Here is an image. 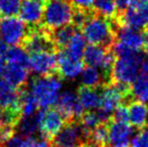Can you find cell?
<instances>
[{
	"mask_svg": "<svg viewBox=\"0 0 148 147\" xmlns=\"http://www.w3.org/2000/svg\"><path fill=\"white\" fill-rule=\"evenodd\" d=\"M117 27V23L114 20L103 17L94 11L81 30L90 44L112 49L116 40Z\"/></svg>",
	"mask_w": 148,
	"mask_h": 147,
	"instance_id": "obj_1",
	"label": "cell"
},
{
	"mask_svg": "<svg viewBox=\"0 0 148 147\" xmlns=\"http://www.w3.org/2000/svg\"><path fill=\"white\" fill-rule=\"evenodd\" d=\"M30 92L36 99L41 109H49L57 104L62 89V79L58 74L51 76L33 77L30 84Z\"/></svg>",
	"mask_w": 148,
	"mask_h": 147,
	"instance_id": "obj_2",
	"label": "cell"
},
{
	"mask_svg": "<svg viewBox=\"0 0 148 147\" xmlns=\"http://www.w3.org/2000/svg\"><path fill=\"white\" fill-rule=\"evenodd\" d=\"M144 57L141 51H133L125 57H116L112 68L110 83L132 85L139 77Z\"/></svg>",
	"mask_w": 148,
	"mask_h": 147,
	"instance_id": "obj_3",
	"label": "cell"
},
{
	"mask_svg": "<svg viewBox=\"0 0 148 147\" xmlns=\"http://www.w3.org/2000/svg\"><path fill=\"white\" fill-rule=\"evenodd\" d=\"M75 7L70 0H47L45 4L42 25L49 30H55L72 23Z\"/></svg>",
	"mask_w": 148,
	"mask_h": 147,
	"instance_id": "obj_4",
	"label": "cell"
},
{
	"mask_svg": "<svg viewBox=\"0 0 148 147\" xmlns=\"http://www.w3.org/2000/svg\"><path fill=\"white\" fill-rule=\"evenodd\" d=\"M21 46L28 53L38 51H55L58 53L57 46L51 36V30L41 25L29 27V31Z\"/></svg>",
	"mask_w": 148,
	"mask_h": 147,
	"instance_id": "obj_5",
	"label": "cell"
},
{
	"mask_svg": "<svg viewBox=\"0 0 148 147\" xmlns=\"http://www.w3.org/2000/svg\"><path fill=\"white\" fill-rule=\"evenodd\" d=\"M84 143L86 138L79 120L68 121L51 140V147H80Z\"/></svg>",
	"mask_w": 148,
	"mask_h": 147,
	"instance_id": "obj_6",
	"label": "cell"
},
{
	"mask_svg": "<svg viewBox=\"0 0 148 147\" xmlns=\"http://www.w3.org/2000/svg\"><path fill=\"white\" fill-rule=\"evenodd\" d=\"M29 31V27L19 17L10 16L0 21V36L7 44L21 45Z\"/></svg>",
	"mask_w": 148,
	"mask_h": 147,
	"instance_id": "obj_7",
	"label": "cell"
},
{
	"mask_svg": "<svg viewBox=\"0 0 148 147\" xmlns=\"http://www.w3.org/2000/svg\"><path fill=\"white\" fill-rule=\"evenodd\" d=\"M58 53L38 51L28 53L27 68L37 76L58 74Z\"/></svg>",
	"mask_w": 148,
	"mask_h": 147,
	"instance_id": "obj_8",
	"label": "cell"
},
{
	"mask_svg": "<svg viewBox=\"0 0 148 147\" xmlns=\"http://www.w3.org/2000/svg\"><path fill=\"white\" fill-rule=\"evenodd\" d=\"M66 123V118L58 109L49 108L47 110H45L39 123L41 137L51 142V140L59 133Z\"/></svg>",
	"mask_w": 148,
	"mask_h": 147,
	"instance_id": "obj_9",
	"label": "cell"
},
{
	"mask_svg": "<svg viewBox=\"0 0 148 147\" xmlns=\"http://www.w3.org/2000/svg\"><path fill=\"white\" fill-rule=\"evenodd\" d=\"M57 109L66 118V122L73 120H80L84 114V107L82 106L78 95L70 91L60 93L57 101Z\"/></svg>",
	"mask_w": 148,
	"mask_h": 147,
	"instance_id": "obj_10",
	"label": "cell"
},
{
	"mask_svg": "<svg viewBox=\"0 0 148 147\" xmlns=\"http://www.w3.org/2000/svg\"><path fill=\"white\" fill-rule=\"evenodd\" d=\"M108 147H129L131 138L134 135L133 127L129 123L117 122L111 119L108 123Z\"/></svg>",
	"mask_w": 148,
	"mask_h": 147,
	"instance_id": "obj_11",
	"label": "cell"
},
{
	"mask_svg": "<svg viewBox=\"0 0 148 147\" xmlns=\"http://www.w3.org/2000/svg\"><path fill=\"white\" fill-rule=\"evenodd\" d=\"M45 4L36 0H22L19 10V18L28 27H35L42 24Z\"/></svg>",
	"mask_w": 148,
	"mask_h": 147,
	"instance_id": "obj_12",
	"label": "cell"
},
{
	"mask_svg": "<svg viewBox=\"0 0 148 147\" xmlns=\"http://www.w3.org/2000/svg\"><path fill=\"white\" fill-rule=\"evenodd\" d=\"M58 75L64 80L77 78L84 70V62L69 57L64 51H58Z\"/></svg>",
	"mask_w": 148,
	"mask_h": 147,
	"instance_id": "obj_13",
	"label": "cell"
},
{
	"mask_svg": "<svg viewBox=\"0 0 148 147\" xmlns=\"http://www.w3.org/2000/svg\"><path fill=\"white\" fill-rule=\"evenodd\" d=\"M123 103L125 104L124 96L114 84L110 83L101 87V105L99 108L101 111L113 115L112 113L115 109Z\"/></svg>",
	"mask_w": 148,
	"mask_h": 147,
	"instance_id": "obj_14",
	"label": "cell"
},
{
	"mask_svg": "<svg viewBox=\"0 0 148 147\" xmlns=\"http://www.w3.org/2000/svg\"><path fill=\"white\" fill-rule=\"evenodd\" d=\"M115 41L122 43L134 51H141L145 46L144 34H141L139 30L127 26H118Z\"/></svg>",
	"mask_w": 148,
	"mask_h": 147,
	"instance_id": "obj_15",
	"label": "cell"
},
{
	"mask_svg": "<svg viewBox=\"0 0 148 147\" xmlns=\"http://www.w3.org/2000/svg\"><path fill=\"white\" fill-rule=\"evenodd\" d=\"M29 79L28 68L17 64H7L3 73V80L13 88L21 90L26 88Z\"/></svg>",
	"mask_w": 148,
	"mask_h": 147,
	"instance_id": "obj_16",
	"label": "cell"
},
{
	"mask_svg": "<svg viewBox=\"0 0 148 147\" xmlns=\"http://www.w3.org/2000/svg\"><path fill=\"white\" fill-rule=\"evenodd\" d=\"M129 109V121L132 126L142 129L148 125V106L138 100H132L127 104Z\"/></svg>",
	"mask_w": 148,
	"mask_h": 147,
	"instance_id": "obj_17",
	"label": "cell"
},
{
	"mask_svg": "<svg viewBox=\"0 0 148 147\" xmlns=\"http://www.w3.org/2000/svg\"><path fill=\"white\" fill-rule=\"evenodd\" d=\"M78 98L86 110L99 109L101 105V88H90L81 86L78 89Z\"/></svg>",
	"mask_w": 148,
	"mask_h": 147,
	"instance_id": "obj_18",
	"label": "cell"
},
{
	"mask_svg": "<svg viewBox=\"0 0 148 147\" xmlns=\"http://www.w3.org/2000/svg\"><path fill=\"white\" fill-rule=\"evenodd\" d=\"M112 49H106L101 45H95V44H90L86 47L84 53V64H86L89 67L94 68H100L103 66L105 63L107 55L109 51Z\"/></svg>",
	"mask_w": 148,
	"mask_h": 147,
	"instance_id": "obj_19",
	"label": "cell"
},
{
	"mask_svg": "<svg viewBox=\"0 0 148 147\" xmlns=\"http://www.w3.org/2000/svg\"><path fill=\"white\" fill-rule=\"evenodd\" d=\"M43 112H45V109H40L33 115L22 117L20 119L19 123L17 124V127H16L19 131L20 135L25 136V137H31V135H33L37 129H39V123H40Z\"/></svg>",
	"mask_w": 148,
	"mask_h": 147,
	"instance_id": "obj_20",
	"label": "cell"
},
{
	"mask_svg": "<svg viewBox=\"0 0 148 147\" xmlns=\"http://www.w3.org/2000/svg\"><path fill=\"white\" fill-rule=\"evenodd\" d=\"M77 31H80V30L73 23H69L51 31V36H53V39L55 41L58 51L66 49L69 41L71 40V38L74 36V34Z\"/></svg>",
	"mask_w": 148,
	"mask_h": 147,
	"instance_id": "obj_21",
	"label": "cell"
},
{
	"mask_svg": "<svg viewBox=\"0 0 148 147\" xmlns=\"http://www.w3.org/2000/svg\"><path fill=\"white\" fill-rule=\"evenodd\" d=\"M86 38L84 37L83 34H80V31H77L74 34V36L71 38L69 41L68 45L66 49H62L69 57H73L75 59H79L82 61L83 57H84L85 49H86Z\"/></svg>",
	"mask_w": 148,
	"mask_h": 147,
	"instance_id": "obj_22",
	"label": "cell"
},
{
	"mask_svg": "<svg viewBox=\"0 0 148 147\" xmlns=\"http://www.w3.org/2000/svg\"><path fill=\"white\" fill-rule=\"evenodd\" d=\"M81 83L82 86L90 88H101L106 84L101 71L89 66H87L81 73Z\"/></svg>",
	"mask_w": 148,
	"mask_h": 147,
	"instance_id": "obj_23",
	"label": "cell"
},
{
	"mask_svg": "<svg viewBox=\"0 0 148 147\" xmlns=\"http://www.w3.org/2000/svg\"><path fill=\"white\" fill-rule=\"evenodd\" d=\"M93 10L99 15L111 20H115L118 15V9L115 0H96Z\"/></svg>",
	"mask_w": 148,
	"mask_h": 147,
	"instance_id": "obj_24",
	"label": "cell"
},
{
	"mask_svg": "<svg viewBox=\"0 0 148 147\" xmlns=\"http://www.w3.org/2000/svg\"><path fill=\"white\" fill-rule=\"evenodd\" d=\"M28 55V53L21 45H12L7 49L3 59L7 62V64H17L27 67Z\"/></svg>",
	"mask_w": 148,
	"mask_h": 147,
	"instance_id": "obj_25",
	"label": "cell"
},
{
	"mask_svg": "<svg viewBox=\"0 0 148 147\" xmlns=\"http://www.w3.org/2000/svg\"><path fill=\"white\" fill-rule=\"evenodd\" d=\"M108 139H109L108 124L102 123L90 132L87 142H92L102 147H108Z\"/></svg>",
	"mask_w": 148,
	"mask_h": 147,
	"instance_id": "obj_26",
	"label": "cell"
},
{
	"mask_svg": "<svg viewBox=\"0 0 148 147\" xmlns=\"http://www.w3.org/2000/svg\"><path fill=\"white\" fill-rule=\"evenodd\" d=\"M132 96L134 100L143 103H148V80L145 77L139 76L131 86Z\"/></svg>",
	"mask_w": 148,
	"mask_h": 147,
	"instance_id": "obj_27",
	"label": "cell"
},
{
	"mask_svg": "<svg viewBox=\"0 0 148 147\" xmlns=\"http://www.w3.org/2000/svg\"><path fill=\"white\" fill-rule=\"evenodd\" d=\"M22 0H0V14L4 17L16 16L19 13Z\"/></svg>",
	"mask_w": 148,
	"mask_h": 147,
	"instance_id": "obj_28",
	"label": "cell"
},
{
	"mask_svg": "<svg viewBox=\"0 0 148 147\" xmlns=\"http://www.w3.org/2000/svg\"><path fill=\"white\" fill-rule=\"evenodd\" d=\"M132 147H148V125L139 130L131 141Z\"/></svg>",
	"mask_w": 148,
	"mask_h": 147,
	"instance_id": "obj_29",
	"label": "cell"
},
{
	"mask_svg": "<svg viewBox=\"0 0 148 147\" xmlns=\"http://www.w3.org/2000/svg\"><path fill=\"white\" fill-rule=\"evenodd\" d=\"M112 120L117 122H124V123H128L129 122V109L126 104H121L119 105L117 108L115 109L113 115H112Z\"/></svg>",
	"mask_w": 148,
	"mask_h": 147,
	"instance_id": "obj_30",
	"label": "cell"
},
{
	"mask_svg": "<svg viewBox=\"0 0 148 147\" xmlns=\"http://www.w3.org/2000/svg\"><path fill=\"white\" fill-rule=\"evenodd\" d=\"M23 147H51V142L49 140L45 139V138L34 139L32 137H27Z\"/></svg>",
	"mask_w": 148,
	"mask_h": 147,
	"instance_id": "obj_31",
	"label": "cell"
},
{
	"mask_svg": "<svg viewBox=\"0 0 148 147\" xmlns=\"http://www.w3.org/2000/svg\"><path fill=\"white\" fill-rule=\"evenodd\" d=\"M27 137L22 135H15L14 134L5 144V147H23L26 142Z\"/></svg>",
	"mask_w": 148,
	"mask_h": 147,
	"instance_id": "obj_32",
	"label": "cell"
},
{
	"mask_svg": "<svg viewBox=\"0 0 148 147\" xmlns=\"http://www.w3.org/2000/svg\"><path fill=\"white\" fill-rule=\"evenodd\" d=\"M96 0H70L75 8L80 9H92Z\"/></svg>",
	"mask_w": 148,
	"mask_h": 147,
	"instance_id": "obj_33",
	"label": "cell"
},
{
	"mask_svg": "<svg viewBox=\"0 0 148 147\" xmlns=\"http://www.w3.org/2000/svg\"><path fill=\"white\" fill-rule=\"evenodd\" d=\"M116 5H117L118 14L125 12L131 6V0H115Z\"/></svg>",
	"mask_w": 148,
	"mask_h": 147,
	"instance_id": "obj_34",
	"label": "cell"
},
{
	"mask_svg": "<svg viewBox=\"0 0 148 147\" xmlns=\"http://www.w3.org/2000/svg\"><path fill=\"white\" fill-rule=\"evenodd\" d=\"M139 11H140V14L142 16L143 20H144L145 25H146L145 28H147L148 27V2L139 8Z\"/></svg>",
	"mask_w": 148,
	"mask_h": 147,
	"instance_id": "obj_35",
	"label": "cell"
},
{
	"mask_svg": "<svg viewBox=\"0 0 148 147\" xmlns=\"http://www.w3.org/2000/svg\"><path fill=\"white\" fill-rule=\"evenodd\" d=\"M8 47H7V43L5 42L3 38L0 36V57H3L4 55L6 53L7 51Z\"/></svg>",
	"mask_w": 148,
	"mask_h": 147,
	"instance_id": "obj_36",
	"label": "cell"
},
{
	"mask_svg": "<svg viewBox=\"0 0 148 147\" xmlns=\"http://www.w3.org/2000/svg\"><path fill=\"white\" fill-rule=\"evenodd\" d=\"M148 0H131V6L132 8H136L139 9L141 6H143L145 3H147Z\"/></svg>",
	"mask_w": 148,
	"mask_h": 147,
	"instance_id": "obj_37",
	"label": "cell"
},
{
	"mask_svg": "<svg viewBox=\"0 0 148 147\" xmlns=\"http://www.w3.org/2000/svg\"><path fill=\"white\" fill-rule=\"evenodd\" d=\"M141 76L145 77L148 80V59L143 61L142 67H141Z\"/></svg>",
	"mask_w": 148,
	"mask_h": 147,
	"instance_id": "obj_38",
	"label": "cell"
},
{
	"mask_svg": "<svg viewBox=\"0 0 148 147\" xmlns=\"http://www.w3.org/2000/svg\"><path fill=\"white\" fill-rule=\"evenodd\" d=\"M4 70H5V64H4V59L0 57V78L3 77Z\"/></svg>",
	"mask_w": 148,
	"mask_h": 147,
	"instance_id": "obj_39",
	"label": "cell"
},
{
	"mask_svg": "<svg viewBox=\"0 0 148 147\" xmlns=\"http://www.w3.org/2000/svg\"><path fill=\"white\" fill-rule=\"evenodd\" d=\"M36 1H39V2H41V3L45 4V2H47V0H36Z\"/></svg>",
	"mask_w": 148,
	"mask_h": 147,
	"instance_id": "obj_40",
	"label": "cell"
},
{
	"mask_svg": "<svg viewBox=\"0 0 148 147\" xmlns=\"http://www.w3.org/2000/svg\"><path fill=\"white\" fill-rule=\"evenodd\" d=\"M144 51H146V53H147V55H148V45H146V46L144 47Z\"/></svg>",
	"mask_w": 148,
	"mask_h": 147,
	"instance_id": "obj_41",
	"label": "cell"
},
{
	"mask_svg": "<svg viewBox=\"0 0 148 147\" xmlns=\"http://www.w3.org/2000/svg\"><path fill=\"white\" fill-rule=\"evenodd\" d=\"M80 147H85V144H83V145H81Z\"/></svg>",
	"mask_w": 148,
	"mask_h": 147,
	"instance_id": "obj_42",
	"label": "cell"
},
{
	"mask_svg": "<svg viewBox=\"0 0 148 147\" xmlns=\"http://www.w3.org/2000/svg\"><path fill=\"white\" fill-rule=\"evenodd\" d=\"M0 21H1V14H0Z\"/></svg>",
	"mask_w": 148,
	"mask_h": 147,
	"instance_id": "obj_43",
	"label": "cell"
}]
</instances>
